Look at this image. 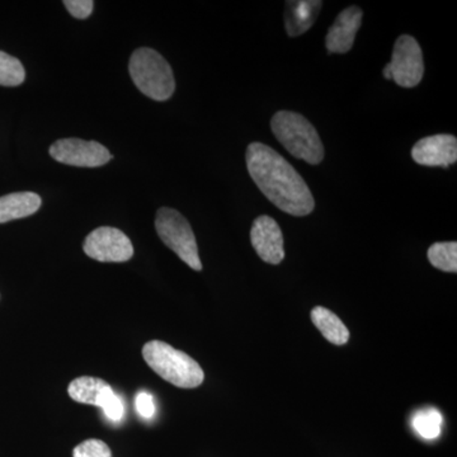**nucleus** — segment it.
<instances>
[{"instance_id":"23","label":"nucleus","mask_w":457,"mask_h":457,"mask_svg":"<svg viewBox=\"0 0 457 457\" xmlns=\"http://www.w3.org/2000/svg\"><path fill=\"white\" fill-rule=\"evenodd\" d=\"M384 77L386 78V79H392V71H390V65L389 64L385 66Z\"/></svg>"},{"instance_id":"2","label":"nucleus","mask_w":457,"mask_h":457,"mask_svg":"<svg viewBox=\"0 0 457 457\" xmlns=\"http://www.w3.org/2000/svg\"><path fill=\"white\" fill-rule=\"evenodd\" d=\"M143 357L149 368L167 383L182 389H195L204 383V370L185 352L162 341L147 342Z\"/></svg>"},{"instance_id":"4","label":"nucleus","mask_w":457,"mask_h":457,"mask_svg":"<svg viewBox=\"0 0 457 457\" xmlns=\"http://www.w3.org/2000/svg\"><path fill=\"white\" fill-rule=\"evenodd\" d=\"M132 82L146 97L167 101L176 89L173 71L158 51L141 47L132 54L129 64Z\"/></svg>"},{"instance_id":"10","label":"nucleus","mask_w":457,"mask_h":457,"mask_svg":"<svg viewBox=\"0 0 457 457\" xmlns=\"http://www.w3.org/2000/svg\"><path fill=\"white\" fill-rule=\"evenodd\" d=\"M411 158L425 167L449 168L457 161V140L453 135L440 134L418 141Z\"/></svg>"},{"instance_id":"12","label":"nucleus","mask_w":457,"mask_h":457,"mask_svg":"<svg viewBox=\"0 0 457 457\" xmlns=\"http://www.w3.org/2000/svg\"><path fill=\"white\" fill-rule=\"evenodd\" d=\"M323 2L300 0L286 2L285 25L290 37H297L312 29L320 13Z\"/></svg>"},{"instance_id":"13","label":"nucleus","mask_w":457,"mask_h":457,"mask_svg":"<svg viewBox=\"0 0 457 457\" xmlns=\"http://www.w3.org/2000/svg\"><path fill=\"white\" fill-rule=\"evenodd\" d=\"M112 392V387L106 381L98 378H90V376L75 378L68 387L69 395L74 402L96 405L99 408Z\"/></svg>"},{"instance_id":"16","label":"nucleus","mask_w":457,"mask_h":457,"mask_svg":"<svg viewBox=\"0 0 457 457\" xmlns=\"http://www.w3.org/2000/svg\"><path fill=\"white\" fill-rule=\"evenodd\" d=\"M442 423L444 417L435 408L423 409L411 418V427L425 440L437 438L441 435Z\"/></svg>"},{"instance_id":"8","label":"nucleus","mask_w":457,"mask_h":457,"mask_svg":"<svg viewBox=\"0 0 457 457\" xmlns=\"http://www.w3.org/2000/svg\"><path fill=\"white\" fill-rule=\"evenodd\" d=\"M50 155L59 163L74 167L96 168L107 164L112 155L97 141L69 137L57 140L50 147Z\"/></svg>"},{"instance_id":"7","label":"nucleus","mask_w":457,"mask_h":457,"mask_svg":"<svg viewBox=\"0 0 457 457\" xmlns=\"http://www.w3.org/2000/svg\"><path fill=\"white\" fill-rule=\"evenodd\" d=\"M84 252L88 257L98 262L121 263L131 260L134 246L125 233L116 228H96L84 242Z\"/></svg>"},{"instance_id":"9","label":"nucleus","mask_w":457,"mask_h":457,"mask_svg":"<svg viewBox=\"0 0 457 457\" xmlns=\"http://www.w3.org/2000/svg\"><path fill=\"white\" fill-rule=\"evenodd\" d=\"M251 242L262 261L279 264L285 258L281 228L270 216H258L251 230Z\"/></svg>"},{"instance_id":"18","label":"nucleus","mask_w":457,"mask_h":457,"mask_svg":"<svg viewBox=\"0 0 457 457\" xmlns=\"http://www.w3.org/2000/svg\"><path fill=\"white\" fill-rule=\"evenodd\" d=\"M26 71L16 57L0 51V86L17 87L25 82Z\"/></svg>"},{"instance_id":"15","label":"nucleus","mask_w":457,"mask_h":457,"mask_svg":"<svg viewBox=\"0 0 457 457\" xmlns=\"http://www.w3.org/2000/svg\"><path fill=\"white\" fill-rule=\"evenodd\" d=\"M312 320L314 326L320 330L324 338L333 345H343L350 339V332L347 327L343 324L341 319L337 317L335 312L328 311L323 306H317L312 309Z\"/></svg>"},{"instance_id":"11","label":"nucleus","mask_w":457,"mask_h":457,"mask_svg":"<svg viewBox=\"0 0 457 457\" xmlns=\"http://www.w3.org/2000/svg\"><path fill=\"white\" fill-rule=\"evenodd\" d=\"M362 11L354 5L338 14L327 35V49L330 54H345L352 49L362 23Z\"/></svg>"},{"instance_id":"14","label":"nucleus","mask_w":457,"mask_h":457,"mask_svg":"<svg viewBox=\"0 0 457 457\" xmlns=\"http://www.w3.org/2000/svg\"><path fill=\"white\" fill-rule=\"evenodd\" d=\"M40 207L41 197L33 192H17L0 197V224L31 216Z\"/></svg>"},{"instance_id":"17","label":"nucleus","mask_w":457,"mask_h":457,"mask_svg":"<svg viewBox=\"0 0 457 457\" xmlns=\"http://www.w3.org/2000/svg\"><path fill=\"white\" fill-rule=\"evenodd\" d=\"M428 261L444 272H457V243L441 242L429 246Z\"/></svg>"},{"instance_id":"19","label":"nucleus","mask_w":457,"mask_h":457,"mask_svg":"<svg viewBox=\"0 0 457 457\" xmlns=\"http://www.w3.org/2000/svg\"><path fill=\"white\" fill-rule=\"evenodd\" d=\"M74 457H112L110 447L104 441L87 440L74 449Z\"/></svg>"},{"instance_id":"22","label":"nucleus","mask_w":457,"mask_h":457,"mask_svg":"<svg viewBox=\"0 0 457 457\" xmlns=\"http://www.w3.org/2000/svg\"><path fill=\"white\" fill-rule=\"evenodd\" d=\"M64 5L69 13L78 20L88 18L95 8V3L92 0H65Z\"/></svg>"},{"instance_id":"5","label":"nucleus","mask_w":457,"mask_h":457,"mask_svg":"<svg viewBox=\"0 0 457 457\" xmlns=\"http://www.w3.org/2000/svg\"><path fill=\"white\" fill-rule=\"evenodd\" d=\"M155 228L162 242L192 270H203L196 237L187 219L177 210L162 207L156 212Z\"/></svg>"},{"instance_id":"1","label":"nucleus","mask_w":457,"mask_h":457,"mask_svg":"<svg viewBox=\"0 0 457 457\" xmlns=\"http://www.w3.org/2000/svg\"><path fill=\"white\" fill-rule=\"evenodd\" d=\"M249 174L270 203L293 216L314 212L315 201L303 177L272 147L252 143L246 149Z\"/></svg>"},{"instance_id":"3","label":"nucleus","mask_w":457,"mask_h":457,"mask_svg":"<svg viewBox=\"0 0 457 457\" xmlns=\"http://www.w3.org/2000/svg\"><path fill=\"white\" fill-rule=\"evenodd\" d=\"M273 134L295 158L318 165L324 159V146L314 126L291 111H279L270 120Z\"/></svg>"},{"instance_id":"21","label":"nucleus","mask_w":457,"mask_h":457,"mask_svg":"<svg viewBox=\"0 0 457 457\" xmlns=\"http://www.w3.org/2000/svg\"><path fill=\"white\" fill-rule=\"evenodd\" d=\"M135 408L139 416L145 420H152L155 416V400L152 394L140 392L135 398Z\"/></svg>"},{"instance_id":"20","label":"nucleus","mask_w":457,"mask_h":457,"mask_svg":"<svg viewBox=\"0 0 457 457\" xmlns=\"http://www.w3.org/2000/svg\"><path fill=\"white\" fill-rule=\"evenodd\" d=\"M101 409L104 411V416L112 422H121L123 414H125L122 400L114 392L107 396Z\"/></svg>"},{"instance_id":"6","label":"nucleus","mask_w":457,"mask_h":457,"mask_svg":"<svg viewBox=\"0 0 457 457\" xmlns=\"http://www.w3.org/2000/svg\"><path fill=\"white\" fill-rule=\"evenodd\" d=\"M392 79L403 88H413L420 83L425 74V62L420 44L409 35H402L394 46Z\"/></svg>"}]
</instances>
